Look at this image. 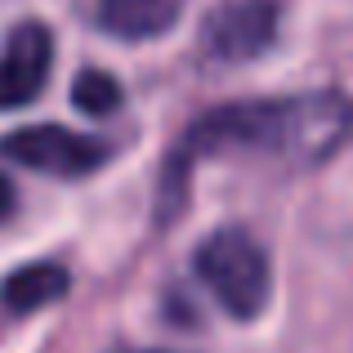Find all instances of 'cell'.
<instances>
[{
    "instance_id": "6da1fadb",
    "label": "cell",
    "mask_w": 353,
    "mask_h": 353,
    "mask_svg": "<svg viewBox=\"0 0 353 353\" xmlns=\"http://www.w3.org/2000/svg\"><path fill=\"white\" fill-rule=\"evenodd\" d=\"M353 143V99L340 90H309L286 99H250V103L210 108L179 134L165 157L157 219L170 224L188 201L192 165L206 157H259L286 170H313Z\"/></svg>"
},
{
    "instance_id": "7a4b0ae2",
    "label": "cell",
    "mask_w": 353,
    "mask_h": 353,
    "mask_svg": "<svg viewBox=\"0 0 353 353\" xmlns=\"http://www.w3.org/2000/svg\"><path fill=\"white\" fill-rule=\"evenodd\" d=\"M192 273L210 291V300L233 322H255L273 300V268L268 255L250 233L241 228H219L197 246Z\"/></svg>"
},
{
    "instance_id": "3957f363",
    "label": "cell",
    "mask_w": 353,
    "mask_h": 353,
    "mask_svg": "<svg viewBox=\"0 0 353 353\" xmlns=\"http://www.w3.org/2000/svg\"><path fill=\"white\" fill-rule=\"evenodd\" d=\"M0 152L36 174H50V179H85L112 161L117 148L99 134H77L68 125H23L5 134Z\"/></svg>"
},
{
    "instance_id": "277c9868",
    "label": "cell",
    "mask_w": 353,
    "mask_h": 353,
    "mask_svg": "<svg viewBox=\"0 0 353 353\" xmlns=\"http://www.w3.org/2000/svg\"><path fill=\"white\" fill-rule=\"evenodd\" d=\"M277 0H219L201 23V54L210 63H250L277 41Z\"/></svg>"
},
{
    "instance_id": "5b68a950",
    "label": "cell",
    "mask_w": 353,
    "mask_h": 353,
    "mask_svg": "<svg viewBox=\"0 0 353 353\" xmlns=\"http://www.w3.org/2000/svg\"><path fill=\"white\" fill-rule=\"evenodd\" d=\"M54 68V36L45 23L27 18L14 27V36L0 50V112L9 108H27L41 99V90L50 85Z\"/></svg>"
},
{
    "instance_id": "8992f818",
    "label": "cell",
    "mask_w": 353,
    "mask_h": 353,
    "mask_svg": "<svg viewBox=\"0 0 353 353\" xmlns=\"http://www.w3.org/2000/svg\"><path fill=\"white\" fill-rule=\"evenodd\" d=\"M183 9H188V0H99L94 23L112 41L139 45V41L165 36L183 18Z\"/></svg>"
},
{
    "instance_id": "52a82bcc",
    "label": "cell",
    "mask_w": 353,
    "mask_h": 353,
    "mask_svg": "<svg viewBox=\"0 0 353 353\" xmlns=\"http://www.w3.org/2000/svg\"><path fill=\"white\" fill-rule=\"evenodd\" d=\"M68 291H72L68 268L41 259V264H23V268H14V273L5 277V286H0V304H5L9 313H18V318H27V313L45 309V304H59Z\"/></svg>"
},
{
    "instance_id": "ba28073f",
    "label": "cell",
    "mask_w": 353,
    "mask_h": 353,
    "mask_svg": "<svg viewBox=\"0 0 353 353\" xmlns=\"http://www.w3.org/2000/svg\"><path fill=\"white\" fill-rule=\"evenodd\" d=\"M72 103L85 117H112L121 108V81L108 77V72H99V68H85L72 81Z\"/></svg>"
},
{
    "instance_id": "9c48e42d",
    "label": "cell",
    "mask_w": 353,
    "mask_h": 353,
    "mask_svg": "<svg viewBox=\"0 0 353 353\" xmlns=\"http://www.w3.org/2000/svg\"><path fill=\"white\" fill-rule=\"evenodd\" d=\"M9 215H14V183L0 174V224H5Z\"/></svg>"
}]
</instances>
